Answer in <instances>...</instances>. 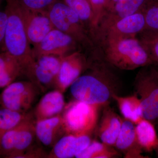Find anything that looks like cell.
<instances>
[{"label": "cell", "instance_id": "6da1fadb", "mask_svg": "<svg viewBox=\"0 0 158 158\" xmlns=\"http://www.w3.org/2000/svg\"><path fill=\"white\" fill-rule=\"evenodd\" d=\"M89 57L87 72L85 70L71 85V94L77 100L104 106L117 94L118 80L103 58H98L95 52Z\"/></svg>", "mask_w": 158, "mask_h": 158}, {"label": "cell", "instance_id": "7a4b0ae2", "mask_svg": "<svg viewBox=\"0 0 158 158\" xmlns=\"http://www.w3.org/2000/svg\"><path fill=\"white\" fill-rule=\"evenodd\" d=\"M99 40L102 44L103 58L115 68L133 70L152 62L149 54L135 36L104 37Z\"/></svg>", "mask_w": 158, "mask_h": 158}, {"label": "cell", "instance_id": "3957f363", "mask_svg": "<svg viewBox=\"0 0 158 158\" xmlns=\"http://www.w3.org/2000/svg\"><path fill=\"white\" fill-rule=\"evenodd\" d=\"M7 15L4 44L5 52L14 57L21 66L23 75L35 61L26 33L20 6L16 0H6Z\"/></svg>", "mask_w": 158, "mask_h": 158}, {"label": "cell", "instance_id": "277c9868", "mask_svg": "<svg viewBox=\"0 0 158 158\" xmlns=\"http://www.w3.org/2000/svg\"><path fill=\"white\" fill-rule=\"evenodd\" d=\"M47 10L54 28L72 37L81 52L90 54L95 50V43L85 24L63 0H56Z\"/></svg>", "mask_w": 158, "mask_h": 158}, {"label": "cell", "instance_id": "5b68a950", "mask_svg": "<svg viewBox=\"0 0 158 158\" xmlns=\"http://www.w3.org/2000/svg\"><path fill=\"white\" fill-rule=\"evenodd\" d=\"M100 107L75 99L65 106L61 116L66 134L90 135L97 126Z\"/></svg>", "mask_w": 158, "mask_h": 158}, {"label": "cell", "instance_id": "8992f818", "mask_svg": "<svg viewBox=\"0 0 158 158\" xmlns=\"http://www.w3.org/2000/svg\"><path fill=\"white\" fill-rule=\"evenodd\" d=\"M36 120L33 114L18 125L0 137V157L20 158L32 146L35 135Z\"/></svg>", "mask_w": 158, "mask_h": 158}, {"label": "cell", "instance_id": "52a82bcc", "mask_svg": "<svg viewBox=\"0 0 158 158\" xmlns=\"http://www.w3.org/2000/svg\"><path fill=\"white\" fill-rule=\"evenodd\" d=\"M135 94L141 102L142 117L152 122L158 118V71L142 69L134 82Z\"/></svg>", "mask_w": 158, "mask_h": 158}, {"label": "cell", "instance_id": "ba28073f", "mask_svg": "<svg viewBox=\"0 0 158 158\" xmlns=\"http://www.w3.org/2000/svg\"><path fill=\"white\" fill-rule=\"evenodd\" d=\"M39 90L30 81L13 82L0 94V106L19 113H28Z\"/></svg>", "mask_w": 158, "mask_h": 158}, {"label": "cell", "instance_id": "9c48e42d", "mask_svg": "<svg viewBox=\"0 0 158 158\" xmlns=\"http://www.w3.org/2000/svg\"><path fill=\"white\" fill-rule=\"evenodd\" d=\"M34 59L42 56L64 57L81 51L72 37L56 28L53 29L37 45L32 48Z\"/></svg>", "mask_w": 158, "mask_h": 158}, {"label": "cell", "instance_id": "30bf717a", "mask_svg": "<svg viewBox=\"0 0 158 158\" xmlns=\"http://www.w3.org/2000/svg\"><path fill=\"white\" fill-rule=\"evenodd\" d=\"M62 58L42 56L35 59L25 75L39 90L44 91L55 85Z\"/></svg>", "mask_w": 158, "mask_h": 158}, {"label": "cell", "instance_id": "8fae6325", "mask_svg": "<svg viewBox=\"0 0 158 158\" xmlns=\"http://www.w3.org/2000/svg\"><path fill=\"white\" fill-rule=\"evenodd\" d=\"M84 53L77 51L62 57L54 87L62 93L70 87L87 69L88 59Z\"/></svg>", "mask_w": 158, "mask_h": 158}, {"label": "cell", "instance_id": "7c38bea8", "mask_svg": "<svg viewBox=\"0 0 158 158\" xmlns=\"http://www.w3.org/2000/svg\"><path fill=\"white\" fill-rule=\"evenodd\" d=\"M20 6L27 36L32 48L39 44L55 28L47 10L31 11Z\"/></svg>", "mask_w": 158, "mask_h": 158}, {"label": "cell", "instance_id": "4fadbf2b", "mask_svg": "<svg viewBox=\"0 0 158 158\" xmlns=\"http://www.w3.org/2000/svg\"><path fill=\"white\" fill-rule=\"evenodd\" d=\"M144 12L138 11L135 14L118 20L107 28L100 32L97 39L104 37L135 36L145 28Z\"/></svg>", "mask_w": 158, "mask_h": 158}, {"label": "cell", "instance_id": "5bb4252c", "mask_svg": "<svg viewBox=\"0 0 158 158\" xmlns=\"http://www.w3.org/2000/svg\"><path fill=\"white\" fill-rule=\"evenodd\" d=\"M92 141L89 135L67 134L63 135L53 146L48 158L76 157L87 148Z\"/></svg>", "mask_w": 158, "mask_h": 158}, {"label": "cell", "instance_id": "9a60e30c", "mask_svg": "<svg viewBox=\"0 0 158 158\" xmlns=\"http://www.w3.org/2000/svg\"><path fill=\"white\" fill-rule=\"evenodd\" d=\"M122 123V118L109 105H106L96 129L97 135L101 142L114 147L121 129Z\"/></svg>", "mask_w": 158, "mask_h": 158}, {"label": "cell", "instance_id": "2e32d148", "mask_svg": "<svg viewBox=\"0 0 158 158\" xmlns=\"http://www.w3.org/2000/svg\"><path fill=\"white\" fill-rule=\"evenodd\" d=\"M35 129L37 140L47 147H53L66 133L61 115L36 121Z\"/></svg>", "mask_w": 158, "mask_h": 158}, {"label": "cell", "instance_id": "e0dca14e", "mask_svg": "<svg viewBox=\"0 0 158 158\" xmlns=\"http://www.w3.org/2000/svg\"><path fill=\"white\" fill-rule=\"evenodd\" d=\"M114 147L124 158L143 157L141 148L138 144L135 131V125L132 122L122 118L121 129Z\"/></svg>", "mask_w": 158, "mask_h": 158}, {"label": "cell", "instance_id": "ac0fdd59", "mask_svg": "<svg viewBox=\"0 0 158 158\" xmlns=\"http://www.w3.org/2000/svg\"><path fill=\"white\" fill-rule=\"evenodd\" d=\"M65 107L63 93L56 89L48 92L41 98L34 110L36 121L60 115Z\"/></svg>", "mask_w": 158, "mask_h": 158}, {"label": "cell", "instance_id": "d6986e66", "mask_svg": "<svg viewBox=\"0 0 158 158\" xmlns=\"http://www.w3.org/2000/svg\"><path fill=\"white\" fill-rule=\"evenodd\" d=\"M146 0H119L112 11L106 14L98 28L100 32L107 28L118 20L139 11Z\"/></svg>", "mask_w": 158, "mask_h": 158}, {"label": "cell", "instance_id": "ffe728a7", "mask_svg": "<svg viewBox=\"0 0 158 158\" xmlns=\"http://www.w3.org/2000/svg\"><path fill=\"white\" fill-rule=\"evenodd\" d=\"M23 75L21 66L6 52H0V88H5Z\"/></svg>", "mask_w": 158, "mask_h": 158}, {"label": "cell", "instance_id": "44dd1931", "mask_svg": "<svg viewBox=\"0 0 158 158\" xmlns=\"http://www.w3.org/2000/svg\"><path fill=\"white\" fill-rule=\"evenodd\" d=\"M113 99L116 102L123 118L132 122L135 124L143 118L141 102L135 94L126 97L114 94Z\"/></svg>", "mask_w": 158, "mask_h": 158}, {"label": "cell", "instance_id": "7402d4cb", "mask_svg": "<svg viewBox=\"0 0 158 158\" xmlns=\"http://www.w3.org/2000/svg\"><path fill=\"white\" fill-rule=\"evenodd\" d=\"M135 125L136 137L141 149L150 151L157 146L158 138L151 122L143 118Z\"/></svg>", "mask_w": 158, "mask_h": 158}, {"label": "cell", "instance_id": "603a6c76", "mask_svg": "<svg viewBox=\"0 0 158 158\" xmlns=\"http://www.w3.org/2000/svg\"><path fill=\"white\" fill-rule=\"evenodd\" d=\"M85 24L93 39L95 35L93 11L88 0H63Z\"/></svg>", "mask_w": 158, "mask_h": 158}, {"label": "cell", "instance_id": "cb8c5ba5", "mask_svg": "<svg viewBox=\"0 0 158 158\" xmlns=\"http://www.w3.org/2000/svg\"><path fill=\"white\" fill-rule=\"evenodd\" d=\"M120 156V154L113 147L96 140H92L88 147L75 158H112L118 157Z\"/></svg>", "mask_w": 158, "mask_h": 158}, {"label": "cell", "instance_id": "d4e9b609", "mask_svg": "<svg viewBox=\"0 0 158 158\" xmlns=\"http://www.w3.org/2000/svg\"><path fill=\"white\" fill-rule=\"evenodd\" d=\"M31 114L21 113L7 108L0 107V137L7 131L18 125Z\"/></svg>", "mask_w": 158, "mask_h": 158}, {"label": "cell", "instance_id": "484cf974", "mask_svg": "<svg viewBox=\"0 0 158 158\" xmlns=\"http://www.w3.org/2000/svg\"><path fill=\"white\" fill-rule=\"evenodd\" d=\"M141 41L152 60L158 62V33L143 31Z\"/></svg>", "mask_w": 158, "mask_h": 158}, {"label": "cell", "instance_id": "4316f807", "mask_svg": "<svg viewBox=\"0 0 158 158\" xmlns=\"http://www.w3.org/2000/svg\"><path fill=\"white\" fill-rule=\"evenodd\" d=\"M144 13L145 27L143 31L158 33V5L151 6Z\"/></svg>", "mask_w": 158, "mask_h": 158}, {"label": "cell", "instance_id": "83f0119b", "mask_svg": "<svg viewBox=\"0 0 158 158\" xmlns=\"http://www.w3.org/2000/svg\"><path fill=\"white\" fill-rule=\"evenodd\" d=\"M23 7L31 11L47 10L56 0H16Z\"/></svg>", "mask_w": 158, "mask_h": 158}, {"label": "cell", "instance_id": "f1b7e54d", "mask_svg": "<svg viewBox=\"0 0 158 158\" xmlns=\"http://www.w3.org/2000/svg\"><path fill=\"white\" fill-rule=\"evenodd\" d=\"M90 3L94 16V25L96 35L100 25L105 15L103 6L105 5V0H88Z\"/></svg>", "mask_w": 158, "mask_h": 158}, {"label": "cell", "instance_id": "f546056e", "mask_svg": "<svg viewBox=\"0 0 158 158\" xmlns=\"http://www.w3.org/2000/svg\"><path fill=\"white\" fill-rule=\"evenodd\" d=\"M7 21V15L6 11L0 9V52H5L4 38Z\"/></svg>", "mask_w": 158, "mask_h": 158}, {"label": "cell", "instance_id": "4dcf8cb0", "mask_svg": "<svg viewBox=\"0 0 158 158\" xmlns=\"http://www.w3.org/2000/svg\"><path fill=\"white\" fill-rule=\"evenodd\" d=\"M48 155L40 148L32 146L20 158H48Z\"/></svg>", "mask_w": 158, "mask_h": 158}, {"label": "cell", "instance_id": "1f68e13d", "mask_svg": "<svg viewBox=\"0 0 158 158\" xmlns=\"http://www.w3.org/2000/svg\"><path fill=\"white\" fill-rule=\"evenodd\" d=\"M118 1H119V0H112V1H113V2L115 3V4H114V5H115V4H116V3L117 2H118Z\"/></svg>", "mask_w": 158, "mask_h": 158}, {"label": "cell", "instance_id": "d6a6232c", "mask_svg": "<svg viewBox=\"0 0 158 158\" xmlns=\"http://www.w3.org/2000/svg\"><path fill=\"white\" fill-rule=\"evenodd\" d=\"M4 1H6V0H0V5L2 4V2Z\"/></svg>", "mask_w": 158, "mask_h": 158}, {"label": "cell", "instance_id": "836d02e7", "mask_svg": "<svg viewBox=\"0 0 158 158\" xmlns=\"http://www.w3.org/2000/svg\"><path fill=\"white\" fill-rule=\"evenodd\" d=\"M157 147H158V144L157 146Z\"/></svg>", "mask_w": 158, "mask_h": 158}]
</instances>
